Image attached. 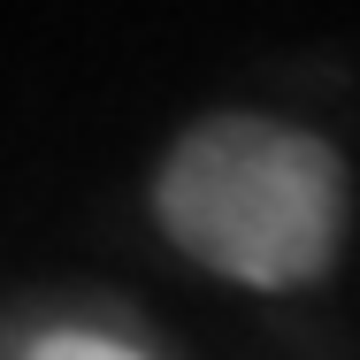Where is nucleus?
<instances>
[{"mask_svg": "<svg viewBox=\"0 0 360 360\" xmlns=\"http://www.w3.org/2000/svg\"><path fill=\"white\" fill-rule=\"evenodd\" d=\"M153 222L230 284L299 291L345 253V161L276 115H207L153 169Z\"/></svg>", "mask_w": 360, "mask_h": 360, "instance_id": "nucleus-1", "label": "nucleus"}, {"mask_svg": "<svg viewBox=\"0 0 360 360\" xmlns=\"http://www.w3.org/2000/svg\"><path fill=\"white\" fill-rule=\"evenodd\" d=\"M15 360H153V353L100 322H39L31 338H15Z\"/></svg>", "mask_w": 360, "mask_h": 360, "instance_id": "nucleus-2", "label": "nucleus"}]
</instances>
